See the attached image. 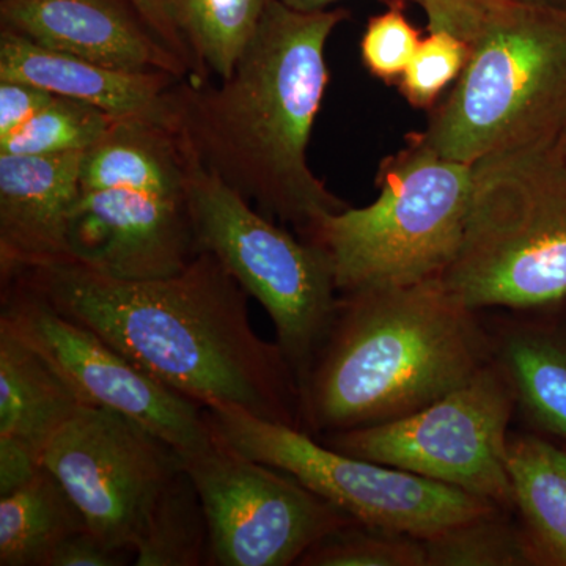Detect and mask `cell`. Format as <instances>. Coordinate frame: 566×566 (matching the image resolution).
<instances>
[{"label":"cell","mask_w":566,"mask_h":566,"mask_svg":"<svg viewBox=\"0 0 566 566\" xmlns=\"http://www.w3.org/2000/svg\"><path fill=\"white\" fill-rule=\"evenodd\" d=\"M70 241L76 262L125 281L169 277L199 253L186 193L133 188L81 191Z\"/></svg>","instance_id":"4fadbf2b"},{"label":"cell","mask_w":566,"mask_h":566,"mask_svg":"<svg viewBox=\"0 0 566 566\" xmlns=\"http://www.w3.org/2000/svg\"><path fill=\"white\" fill-rule=\"evenodd\" d=\"M505 0H422L428 31H446L468 43L479 35L491 13Z\"/></svg>","instance_id":"f1b7e54d"},{"label":"cell","mask_w":566,"mask_h":566,"mask_svg":"<svg viewBox=\"0 0 566 566\" xmlns=\"http://www.w3.org/2000/svg\"><path fill=\"white\" fill-rule=\"evenodd\" d=\"M55 95L22 81H0V139L31 120Z\"/></svg>","instance_id":"4dcf8cb0"},{"label":"cell","mask_w":566,"mask_h":566,"mask_svg":"<svg viewBox=\"0 0 566 566\" xmlns=\"http://www.w3.org/2000/svg\"><path fill=\"white\" fill-rule=\"evenodd\" d=\"M188 159L178 134L147 118H117L84 153L81 191L133 188L185 196Z\"/></svg>","instance_id":"ac0fdd59"},{"label":"cell","mask_w":566,"mask_h":566,"mask_svg":"<svg viewBox=\"0 0 566 566\" xmlns=\"http://www.w3.org/2000/svg\"><path fill=\"white\" fill-rule=\"evenodd\" d=\"M509 513L499 510L423 538L427 566L539 565L526 528Z\"/></svg>","instance_id":"cb8c5ba5"},{"label":"cell","mask_w":566,"mask_h":566,"mask_svg":"<svg viewBox=\"0 0 566 566\" xmlns=\"http://www.w3.org/2000/svg\"><path fill=\"white\" fill-rule=\"evenodd\" d=\"M517 406L495 359L420 411L390 422L322 436L323 444L401 469L515 512L509 424Z\"/></svg>","instance_id":"9c48e42d"},{"label":"cell","mask_w":566,"mask_h":566,"mask_svg":"<svg viewBox=\"0 0 566 566\" xmlns=\"http://www.w3.org/2000/svg\"><path fill=\"white\" fill-rule=\"evenodd\" d=\"M566 125V10L505 0L420 133L439 155L474 164L556 145Z\"/></svg>","instance_id":"277c9868"},{"label":"cell","mask_w":566,"mask_h":566,"mask_svg":"<svg viewBox=\"0 0 566 566\" xmlns=\"http://www.w3.org/2000/svg\"><path fill=\"white\" fill-rule=\"evenodd\" d=\"M14 279L203 408L234 406L301 430V394L277 344L253 331L249 294L210 252L169 277L125 281L80 262Z\"/></svg>","instance_id":"6da1fadb"},{"label":"cell","mask_w":566,"mask_h":566,"mask_svg":"<svg viewBox=\"0 0 566 566\" xmlns=\"http://www.w3.org/2000/svg\"><path fill=\"white\" fill-rule=\"evenodd\" d=\"M43 465L65 488L93 535L136 554L153 505L182 469V458L136 420L82 406L48 446Z\"/></svg>","instance_id":"8fae6325"},{"label":"cell","mask_w":566,"mask_h":566,"mask_svg":"<svg viewBox=\"0 0 566 566\" xmlns=\"http://www.w3.org/2000/svg\"><path fill=\"white\" fill-rule=\"evenodd\" d=\"M420 41L419 31L406 18L405 2H390L385 13L368 21L360 41V57L371 76L390 84L403 76Z\"/></svg>","instance_id":"83f0119b"},{"label":"cell","mask_w":566,"mask_h":566,"mask_svg":"<svg viewBox=\"0 0 566 566\" xmlns=\"http://www.w3.org/2000/svg\"><path fill=\"white\" fill-rule=\"evenodd\" d=\"M120 2H122V0H120Z\"/></svg>","instance_id":"8d00e7d4"},{"label":"cell","mask_w":566,"mask_h":566,"mask_svg":"<svg viewBox=\"0 0 566 566\" xmlns=\"http://www.w3.org/2000/svg\"><path fill=\"white\" fill-rule=\"evenodd\" d=\"M84 531L81 510L43 465L28 485L0 497V566H48L63 542Z\"/></svg>","instance_id":"44dd1931"},{"label":"cell","mask_w":566,"mask_h":566,"mask_svg":"<svg viewBox=\"0 0 566 566\" xmlns=\"http://www.w3.org/2000/svg\"><path fill=\"white\" fill-rule=\"evenodd\" d=\"M556 147L558 153H560V155L564 156V159L566 161V125L565 128L562 129L560 136H558Z\"/></svg>","instance_id":"d590c367"},{"label":"cell","mask_w":566,"mask_h":566,"mask_svg":"<svg viewBox=\"0 0 566 566\" xmlns=\"http://www.w3.org/2000/svg\"><path fill=\"white\" fill-rule=\"evenodd\" d=\"M0 286V323L39 352L84 405L136 420L180 453L211 441L203 406L156 381L102 335L62 315L21 282L6 279Z\"/></svg>","instance_id":"7c38bea8"},{"label":"cell","mask_w":566,"mask_h":566,"mask_svg":"<svg viewBox=\"0 0 566 566\" xmlns=\"http://www.w3.org/2000/svg\"><path fill=\"white\" fill-rule=\"evenodd\" d=\"M297 565L427 566V554L422 538L353 521L315 543Z\"/></svg>","instance_id":"484cf974"},{"label":"cell","mask_w":566,"mask_h":566,"mask_svg":"<svg viewBox=\"0 0 566 566\" xmlns=\"http://www.w3.org/2000/svg\"><path fill=\"white\" fill-rule=\"evenodd\" d=\"M493 348L517 406L566 441V335L545 324L512 323L493 335Z\"/></svg>","instance_id":"d6986e66"},{"label":"cell","mask_w":566,"mask_h":566,"mask_svg":"<svg viewBox=\"0 0 566 566\" xmlns=\"http://www.w3.org/2000/svg\"><path fill=\"white\" fill-rule=\"evenodd\" d=\"M516 2L532 3V6L554 7L566 10V0H516Z\"/></svg>","instance_id":"e575fe53"},{"label":"cell","mask_w":566,"mask_h":566,"mask_svg":"<svg viewBox=\"0 0 566 566\" xmlns=\"http://www.w3.org/2000/svg\"><path fill=\"white\" fill-rule=\"evenodd\" d=\"M117 118L88 103L54 96V99L17 132L0 139V155H61L87 151Z\"/></svg>","instance_id":"d4e9b609"},{"label":"cell","mask_w":566,"mask_h":566,"mask_svg":"<svg viewBox=\"0 0 566 566\" xmlns=\"http://www.w3.org/2000/svg\"><path fill=\"white\" fill-rule=\"evenodd\" d=\"M286 7L296 11H304V13H311V11L326 10L331 3L338 2V0H281ZM387 2H422V0H387Z\"/></svg>","instance_id":"836d02e7"},{"label":"cell","mask_w":566,"mask_h":566,"mask_svg":"<svg viewBox=\"0 0 566 566\" xmlns=\"http://www.w3.org/2000/svg\"><path fill=\"white\" fill-rule=\"evenodd\" d=\"M205 415L211 430L238 452L294 476L357 523L423 539L502 510L434 480L346 455L300 428L234 406L205 408Z\"/></svg>","instance_id":"ba28073f"},{"label":"cell","mask_w":566,"mask_h":566,"mask_svg":"<svg viewBox=\"0 0 566 566\" xmlns=\"http://www.w3.org/2000/svg\"><path fill=\"white\" fill-rule=\"evenodd\" d=\"M346 18L344 9L304 13L268 0L227 80L182 77L169 95L170 128L202 166L297 237L349 207L307 161L329 81L327 40Z\"/></svg>","instance_id":"7a4b0ae2"},{"label":"cell","mask_w":566,"mask_h":566,"mask_svg":"<svg viewBox=\"0 0 566 566\" xmlns=\"http://www.w3.org/2000/svg\"><path fill=\"white\" fill-rule=\"evenodd\" d=\"M134 557L133 551L107 545L91 531H84L63 542L48 566H125L134 565Z\"/></svg>","instance_id":"f546056e"},{"label":"cell","mask_w":566,"mask_h":566,"mask_svg":"<svg viewBox=\"0 0 566 566\" xmlns=\"http://www.w3.org/2000/svg\"><path fill=\"white\" fill-rule=\"evenodd\" d=\"M471 57V43L446 31H433L398 81L401 95L417 109L431 111L450 84H455Z\"/></svg>","instance_id":"4316f807"},{"label":"cell","mask_w":566,"mask_h":566,"mask_svg":"<svg viewBox=\"0 0 566 566\" xmlns=\"http://www.w3.org/2000/svg\"><path fill=\"white\" fill-rule=\"evenodd\" d=\"M181 144L188 159L186 197L197 251L212 253L263 305L301 394L337 308L329 256L262 214Z\"/></svg>","instance_id":"52a82bcc"},{"label":"cell","mask_w":566,"mask_h":566,"mask_svg":"<svg viewBox=\"0 0 566 566\" xmlns=\"http://www.w3.org/2000/svg\"><path fill=\"white\" fill-rule=\"evenodd\" d=\"M515 510L539 565L566 566V452L534 434L509 439Z\"/></svg>","instance_id":"ffe728a7"},{"label":"cell","mask_w":566,"mask_h":566,"mask_svg":"<svg viewBox=\"0 0 566 566\" xmlns=\"http://www.w3.org/2000/svg\"><path fill=\"white\" fill-rule=\"evenodd\" d=\"M180 455L210 524V566L297 565L315 543L356 521L214 431L207 446Z\"/></svg>","instance_id":"30bf717a"},{"label":"cell","mask_w":566,"mask_h":566,"mask_svg":"<svg viewBox=\"0 0 566 566\" xmlns=\"http://www.w3.org/2000/svg\"><path fill=\"white\" fill-rule=\"evenodd\" d=\"M268 0H164L196 62L197 80H227L259 28Z\"/></svg>","instance_id":"7402d4cb"},{"label":"cell","mask_w":566,"mask_h":566,"mask_svg":"<svg viewBox=\"0 0 566 566\" xmlns=\"http://www.w3.org/2000/svg\"><path fill=\"white\" fill-rule=\"evenodd\" d=\"M2 28L46 50L126 71H191L120 0H0Z\"/></svg>","instance_id":"9a60e30c"},{"label":"cell","mask_w":566,"mask_h":566,"mask_svg":"<svg viewBox=\"0 0 566 566\" xmlns=\"http://www.w3.org/2000/svg\"><path fill=\"white\" fill-rule=\"evenodd\" d=\"M43 468V461L29 447L0 436V497L28 485Z\"/></svg>","instance_id":"d6a6232c"},{"label":"cell","mask_w":566,"mask_h":566,"mask_svg":"<svg viewBox=\"0 0 566 566\" xmlns=\"http://www.w3.org/2000/svg\"><path fill=\"white\" fill-rule=\"evenodd\" d=\"M84 401L39 352L0 323V436L44 452Z\"/></svg>","instance_id":"e0dca14e"},{"label":"cell","mask_w":566,"mask_h":566,"mask_svg":"<svg viewBox=\"0 0 566 566\" xmlns=\"http://www.w3.org/2000/svg\"><path fill=\"white\" fill-rule=\"evenodd\" d=\"M210 524L202 497L182 465L153 505L136 545L134 565H210Z\"/></svg>","instance_id":"603a6c76"},{"label":"cell","mask_w":566,"mask_h":566,"mask_svg":"<svg viewBox=\"0 0 566 566\" xmlns=\"http://www.w3.org/2000/svg\"><path fill=\"white\" fill-rule=\"evenodd\" d=\"M182 77L166 71L111 69L41 48L0 31V81H22L99 107L115 118H147L170 126L169 95Z\"/></svg>","instance_id":"2e32d148"},{"label":"cell","mask_w":566,"mask_h":566,"mask_svg":"<svg viewBox=\"0 0 566 566\" xmlns=\"http://www.w3.org/2000/svg\"><path fill=\"white\" fill-rule=\"evenodd\" d=\"M84 153L0 155V277L76 262L70 226Z\"/></svg>","instance_id":"5bb4252c"},{"label":"cell","mask_w":566,"mask_h":566,"mask_svg":"<svg viewBox=\"0 0 566 566\" xmlns=\"http://www.w3.org/2000/svg\"><path fill=\"white\" fill-rule=\"evenodd\" d=\"M463 241L442 282L472 311H535L566 300V161L556 145L472 166Z\"/></svg>","instance_id":"5b68a950"},{"label":"cell","mask_w":566,"mask_h":566,"mask_svg":"<svg viewBox=\"0 0 566 566\" xmlns=\"http://www.w3.org/2000/svg\"><path fill=\"white\" fill-rule=\"evenodd\" d=\"M122 2L133 11L134 17L156 39L161 41L164 46L169 48L188 66V70L191 71V76H196L197 66L196 62H193L191 50H189L181 33L175 28L172 18L169 17L166 6H164V0H122Z\"/></svg>","instance_id":"1f68e13d"},{"label":"cell","mask_w":566,"mask_h":566,"mask_svg":"<svg viewBox=\"0 0 566 566\" xmlns=\"http://www.w3.org/2000/svg\"><path fill=\"white\" fill-rule=\"evenodd\" d=\"M474 169L411 134L376 175L378 199L324 216L303 234L333 264L338 294L441 277L455 260Z\"/></svg>","instance_id":"8992f818"},{"label":"cell","mask_w":566,"mask_h":566,"mask_svg":"<svg viewBox=\"0 0 566 566\" xmlns=\"http://www.w3.org/2000/svg\"><path fill=\"white\" fill-rule=\"evenodd\" d=\"M493 359V335L441 277L338 294L301 387V430L316 438L412 415Z\"/></svg>","instance_id":"3957f363"}]
</instances>
